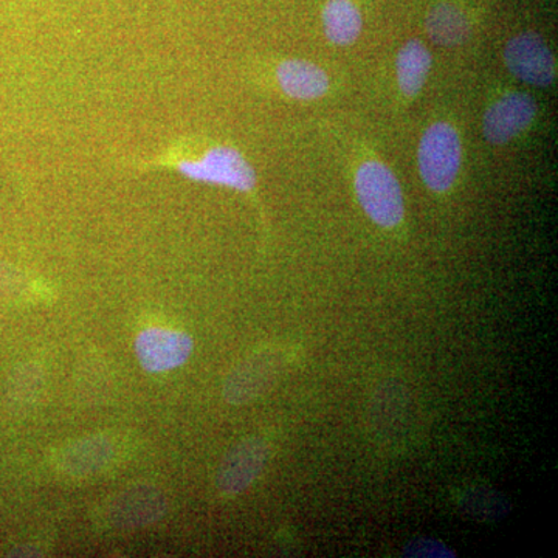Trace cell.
<instances>
[{
  "mask_svg": "<svg viewBox=\"0 0 558 558\" xmlns=\"http://www.w3.org/2000/svg\"><path fill=\"white\" fill-rule=\"evenodd\" d=\"M193 349V339L180 330L149 328L140 332L135 340L140 365L153 374L167 373L185 365Z\"/></svg>",
  "mask_w": 558,
  "mask_h": 558,
  "instance_id": "obj_9",
  "label": "cell"
},
{
  "mask_svg": "<svg viewBox=\"0 0 558 558\" xmlns=\"http://www.w3.org/2000/svg\"><path fill=\"white\" fill-rule=\"evenodd\" d=\"M470 21L464 11L450 3H440L427 17L429 38L439 46L453 47L470 36Z\"/></svg>",
  "mask_w": 558,
  "mask_h": 558,
  "instance_id": "obj_14",
  "label": "cell"
},
{
  "mask_svg": "<svg viewBox=\"0 0 558 558\" xmlns=\"http://www.w3.org/2000/svg\"><path fill=\"white\" fill-rule=\"evenodd\" d=\"M462 167V142L449 121H436L418 142L417 168L422 182L433 193H447Z\"/></svg>",
  "mask_w": 558,
  "mask_h": 558,
  "instance_id": "obj_2",
  "label": "cell"
},
{
  "mask_svg": "<svg viewBox=\"0 0 558 558\" xmlns=\"http://www.w3.org/2000/svg\"><path fill=\"white\" fill-rule=\"evenodd\" d=\"M288 352L264 348L241 360L223 384V398L231 405H245L259 399L277 385L289 368Z\"/></svg>",
  "mask_w": 558,
  "mask_h": 558,
  "instance_id": "obj_3",
  "label": "cell"
},
{
  "mask_svg": "<svg viewBox=\"0 0 558 558\" xmlns=\"http://www.w3.org/2000/svg\"><path fill=\"white\" fill-rule=\"evenodd\" d=\"M354 189L360 207L381 229H396L405 218L402 186L381 161H363L355 171Z\"/></svg>",
  "mask_w": 558,
  "mask_h": 558,
  "instance_id": "obj_1",
  "label": "cell"
},
{
  "mask_svg": "<svg viewBox=\"0 0 558 558\" xmlns=\"http://www.w3.org/2000/svg\"><path fill=\"white\" fill-rule=\"evenodd\" d=\"M279 89L299 101H315L329 90V76L319 65L304 60H286L277 69Z\"/></svg>",
  "mask_w": 558,
  "mask_h": 558,
  "instance_id": "obj_10",
  "label": "cell"
},
{
  "mask_svg": "<svg viewBox=\"0 0 558 558\" xmlns=\"http://www.w3.org/2000/svg\"><path fill=\"white\" fill-rule=\"evenodd\" d=\"M116 449L105 436H89L70 444L58 454V465L70 476H89L112 461Z\"/></svg>",
  "mask_w": 558,
  "mask_h": 558,
  "instance_id": "obj_11",
  "label": "cell"
},
{
  "mask_svg": "<svg viewBox=\"0 0 558 558\" xmlns=\"http://www.w3.org/2000/svg\"><path fill=\"white\" fill-rule=\"evenodd\" d=\"M432 53L418 39H411L399 50L396 75L399 89L407 98H416L427 83Z\"/></svg>",
  "mask_w": 558,
  "mask_h": 558,
  "instance_id": "obj_12",
  "label": "cell"
},
{
  "mask_svg": "<svg viewBox=\"0 0 558 558\" xmlns=\"http://www.w3.org/2000/svg\"><path fill=\"white\" fill-rule=\"evenodd\" d=\"M326 38L336 46H351L363 31V17L352 0H328L323 9Z\"/></svg>",
  "mask_w": 558,
  "mask_h": 558,
  "instance_id": "obj_13",
  "label": "cell"
},
{
  "mask_svg": "<svg viewBox=\"0 0 558 558\" xmlns=\"http://www.w3.org/2000/svg\"><path fill=\"white\" fill-rule=\"evenodd\" d=\"M14 279H16V271L11 270L10 267L3 266V264H0V289L13 284Z\"/></svg>",
  "mask_w": 558,
  "mask_h": 558,
  "instance_id": "obj_16",
  "label": "cell"
},
{
  "mask_svg": "<svg viewBox=\"0 0 558 558\" xmlns=\"http://www.w3.org/2000/svg\"><path fill=\"white\" fill-rule=\"evenodd\" d=\"M178 171L194 182L248 193L256 186V172L240 153L230 146H215L201 159L180 160Z\"/></svg>",
  "mask_w": 558,
  "mask_h": 558,
  "instance_id": "obj_4",
  "label": "cell"
},
{
  "mask_svg": "<svg viewBox=\"0 0 558 558\" xmlns=\"http://www.w3.org/2000/svg\"><path fill=\"white\" fill-rule=\"evenodd\" d=\"M405 557L451 558L457 556L446 543L435 538H414L403 548Z\"/></svg>",
  "mask_w": 558,
  "mask_h": 558,
  "instance_id": "obj_15",
  "label": "cell"
},
{
  "mask_svg": "<svg viewBox=\"0 0 558 558\" xmlns=\"http://www.w3.org/2000/svg\"><path fill=\"white\" fill-rule=\"evenodd\" d=\"M270 459V446L259 436H250L234 444L216 470V487L227 497H236L245 490L266 469Z\"/></svg>",
  "mask_w": 558,
  "mask_h": 558,
  "instance_id": "obj_5",
  "label": "cell"
},
{
  "mask_svg": "<svg viewBox=\"0 0 558 558\" xmlns=\"http://www.w3.org/2000/svg\"><path fill=\"white\" fill-rule=\"evenodd\" d=\"M167 510V495L160 488L138 484L124 488L109 499L105 519L117 529L145 527L159 521Z\"/></svg>",
  "mask_w": 558,
  "mask_h": 558,
  "instance_id": "obj_7",
  "label": "cell"
},
{
  "mask_svg": "<svg viewBox=\"0 0 558 558\" xmlns=\"http://www.w3.org/2000/svg\"><path fill=\"white\" fill-rule=\"evenodd\" d=\"M502 60L515 78L531 86L549 87L557 78L556 57L537 33H520L510 38Z\"/></svg>",
  "mask_w": 558,
  "mask_h": 558,
  "instance_id": "obj_6",
  "label": "cell"
},
{
  "mask_svg": "<svg viewBox=\"0 0 558 558\" xmlns=\"http://www.w3.org/2000/svg\"><path fill=\"white\" fill-rule=\"evenodd\" d=\"M537 102L523 92H508L486 109L483 132L492 145H506L520 137L534 123Z\"/></svg>",
  "mask_w": 558,
  "mask_h": 558,
  "instance_id": "obj_8",
  "label": "cell"
}]
</instances>
